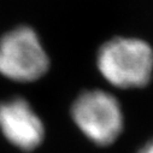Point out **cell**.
Returning <instances> with one entry per match:
<instances>
[{
	"label": "cell",
	"mask_w": 153,
	"mask_h": 153,
	"mask_svg": "<svg viewBox=\"0 0 153 153\" xmlns=\"http://www.w3.org/2000/svg\"><path fill=\"white\" fill-rule=\"evenodd\" d=\"M98 69L112 86L122 89L147 86L153 74V50L136 37H114L98 52Z\"/></svg>",
	"instance_id": "obj_1"
},
{
	"label": "cell",
	"mask_w": 153,
	"mask_h": 153,
	"mask_svg": "<svg viewBox=\"0 0 153 153\" xmlns=\"http://www.w3.org/2000/svg\"><path fill=\"white\" fill-rule=\"evenodd\" d=\"M71 116L85 136L98 146L113 143L123 131L124 118L118 100L101 89L81 93L72 104Z\"/></svg>",
	"instance_id": "obj_2"
},
{
	"label": "cell",
	"mask_w": 153,
	"mask_h": 153,
	"mask_svg": "<svg viewBox=\"0 0 153 153\" xmlns=\"http://www.w3.org/2000/svg\"><path fill=\"white\" fill-rule=\"evenodd\" d=\"M48 68V56L33 28L18 27L0 39V74L6 79L34 82Z\"/></svg>",
	"instance_id": "obj_3"
},
{
	"label": "cell",
	"mask_w": 153,
	"mask_h": 153,
	"mask_svg": "<svg viewBox=\"0 0 153 153\" xmlns=\"http://www.w3.org/2000/svg\"><path fill=\"white\" fill-rule=\"evenodd\" d=\"M0 130L10 143L23 151L35 149L45 137L40 117L22 98L0 102Z\"/></svg>",
	"instance_id": "obj_4"
},
{
	"label": "cell",
	"mask_w": 153,
	"mask_h": 153,
	"mask_svg": "<svg viewBox=\"0 0 153 153\" xmlns=\"http://www.w3.org/2000/svg\"><path fill=\"white\" fill-rule=\"evenodd\" d=\"M137 153H153V139L149 140L148 142H146L139 151Z\"/></svg>",
	"instance_id": "obj_5"
}]
</instances>
